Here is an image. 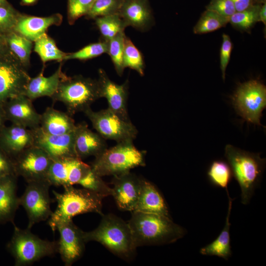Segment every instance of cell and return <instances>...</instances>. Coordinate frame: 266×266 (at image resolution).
Listing matches in <instances>:
<instances>
[{
	"mask_svg": "<svg viewBox=\"0 0 266 266\" xmlns=\"http://www.w3.org/2000/svg\"><path fill=\"white\" fill-rule=\"evenodd\" d=\"M128 223L136 248L172 243L186 233L169 216L163 215L133 211Z\"/></svg>",
	"mask_w": 266,
	"mask_h": 266,
	"instance_id": "obj_1",
	"label": "cell"
},
{
	"mask_svg": "<svg viewBox=\"0 0 266 266\" xmlns=\"http://www.w3.org/2000/svg\"><path fill=\"white\" fill-rule=\"evenodd\" d=\"M63 193L53 191L57 206L48 219V225L53 232L56 226L62 222L71 220L76 215L96 213L102 215V200L100 195L83 188H76L73 186L63 187Z\"/></svg>",
	"mask_w": 266,
	"mask_h": 266,
	"instance_id": "obj_2",
	"label": "cell"
},
{
	"mask_svg": "<svg viewBox=\"0 0 266 266\" xmlns=\"http://www.w3.org/2000/svg\"><path fill=\"white\" fill-rule=\"evenodd\" d=\"M101 216L97 228L92 231L84 232L85 242L97 241L122 259L132 258L136 248L128 223L113 214H103Z\"/></svg>",
	"mask_w": 266,
	"mask_h": 266,
	"instance_id": "obj_3",
	"label": "cell"
},
{
	"mask_svg": "<svg viewBox=\"0 0 266 266\" xmlns=\"http://www.w3.org/2000/svg\"><path fill=\"white\" fill-rule=\"evenodd\" d=\"M225 156L233 176L241 189V202L248 204L259 185L265 165L259 154L250 153L230 144L226 145Z\"/></svg>",
	"mask_w": 266,
	"mask_h": 266,
	"instance_id": "obj_4",
	"label": "cell"
},
{
	"mask_svg": "<svg viewBox=\"0 0 266 266\" xmlns=\"http://www.w3.org/2000/svg\"><path fill=\"white\" fill-rule=\"evenodd\" d=\"M51 98L54 101L62 102L71 116L83 112L100 98L98 80L81 75L68 76L64 73Z\"/></svg>",
	"mask_w": 266,
	"mask_h": 266,
	"instance_id": "obj_5",
	"label": "cell"
},
{
	"mask_svg": "<svg viewBox=\"0 0 266 266\" xmlns=\"http://www.w3.org/2000/svg\"><path fill=\"white\" fill-rule=\"evenodd\" d=\"M145 151H140L133 144V140L118 142L95 157L91 166L100 177L118 175L138 166L145 165Z\"/></svg>",
	"mask_w": 266,
	"mask_h": 266,
	"instance_id": "obj_6",
	"label": "cell"
},
{
	"mask_svg": "<svg viewBox=\"0 0 266 266\" xmlns=\"http://www.w3.org/2000/svg\"><path fill=\"white\" fill-rule=\"evenodd\" d=\"M13 224V233L6 248L14 258L15 266L30 265L58 253L57 241L41 239L33 233L30 229H21Z\"/></svg>",
	"mask_w": 266,
	"mask_h": 266,
	"instance_id": "obj_7",
	"label": "cell"
},
{
	"mask_svg": "<svg viewBox=\"0 0 266 266\" xmlns=\"http://www.w3.org/2000/svg\"><path fill=\"white\" fill-rule=\"evenodd\" d=\"M237 113L245 121L262 126V111L266 106V87L257 80L240 84L233 97Z\"/></svg>",
	"mask_w": 266,
	"mask_h": 266,
	"instance_id": "obj_8",
	"label": "cell"
},
{
	"mask_svg": "<svg viewBox=\"0 0 266 266\" xmlns=\"http://www.w3.org/2000/svg\"><path fill=\"white\" fill-rule=\"evenodd\" d=\"M83 113L91 121L93 128L105 139L118 142L133 140L138 131L131 121H126L108 108L98 111L89 108Z\"/></svg>",
	"mask_w": 266,
	"mask_h": 266,
	"instance_id": "obj_9",
	"label": "cell"
},
{
	"mask_svg": "<svg viewBox=\"0 0 266 266\" xmlns=\"http://www.w3.org/2000/svg\"><path fill=\"white\" fill-rule=\"evenodd\" d=\"M50 186L47 181L28 182L23 194L19 197L20 205L28 216L27 229L31 230L35 224L46 221L51 216Z\"/></svg>",
	"mask_w": 266,
	"mask_h": 266,
	"instance_id": "obj_10",
	"label": "cell"
},
{
	"mask_svg": "<svg viewBox=\"0 0 266 266\" xmlns=\"http://www.w3.org/2000/svg\"><path fill=\"white\" fill-rule=\"evenodd\" d=\"M30 78L15 56H0V104L24 95Z\"/></svg>",
	"mask_w": 266,
	"mask_h": 266,
	"instance_id": "obj_11",
	"label": "cell"
},
{
	"mask_svg": "<svg viewBox=\"0 0 266 266\" xmlns=\"http://www.w3.org/2000/svg\"><path fill=\"white\" fill-rule=\"evenodd\" d=\"M52 161L44 150L33 145L13 160L15 174L23 177L27 183L47 181Z\"/></svg>",
	"mask_w": 266,
	"mask_h": 266,
	"instance_id": "obj_12",
	"label": "cell"
},
{
	"mask_svg": "<svg viewBox=\"0 0 266 266\" xmlns=\"http://www.w3.org/2000/svg\"><path fill=\"white\" fill-rule=\"evenodd\" d=\"M60 235L58 242V253L66 266H70L83 256L86 242L84 231L70 220L58 224L56 231Z\"/></svg>",
	"mask_w": 266,
	"mask_h": 266,
	"instance_id": "obj_13",
	"label": "cell"
},
{
	"mask_svg": "<svg viewBox=\"0 0 266 266\" xmlns=\"http://www.w3.org/2000/svg\"><path fill=\"white\" fill-rule=\"evenodd\" d=\"M91 169V166L76 157L53 160L47 181L51 186H73L78 184Z\"/></svg>",
	"mask_w": 266,
	"mask_h": 266,
	"instance_id": "obj_14",
	"label": "cell"
},
{
	"mask_svg": "<svg viewBox=\"0 0 266 266\" xmlns=\"http://www.w3.org/2000/svg\"><path fill=\"white\" fill-rule=\"evenodd\" d=\"M34 145L44 150L52 160L76 157L74 149V131L63 135L46 133L40 127L31 129Z\"/></svg>",
	"mask_w": 266,
	"mask_h": 266,
	"instance_id": "obj_15",
	"label": "cell"
},
{
	"mask_svg": "<svg viewBox=\"0 0 266 266\" xmlns=\"http://www.w3.org/2000/svg\"><path fill=\"white\" fill-rule=\"evenodd\" d=\"M97 79L101 98L106 99L108 108L126 121H130L127 110L128 81L118 84L112 81L106 72L100 68Z\"/></svg>",
	"mask_w": 266,
	"mask_h": 266,
	"instance_id": "obj_16",
	"label": "cell"
},
{
	"mask_svg": "<svg viewBox=\"0 0 266 266\" xmlns=\"http://www.w3.org/2000/svg\"><path fill=\"white\" fill-rule=\"evenodd\" d=\"M111 196L122 210L133 212L139 197L141 178L130 171L113 176Z\"/></svg>",
	"mask_w": 266,
	"mask_h": 266,
	"instance_id": "obj_17",
	"label": "cell"
},
{
	"mask_svg": "<svg viewBox=\"0 0 266 266\" xmlns=\"http://www.w3.org/2000/svg\"><path fill=\"white\" fill-rule=\"evenodd\" d=\"M32 101L24 95L8 100L3 104L6 120L30 129L39 127L41 114L36 112Z\"/></svg>",
	"mask_w": 266,
	"mask_h": 266,
	"instance_id": "obj_18",
	"label": "cell"
},
{
	"mask_svg": "<svg viewBox=\"0 0 266 266\" xmlns=\"http://www.w3.org/2000/svg\"><path fill=\"white\" fill-rule=\"evenodd\" d=\"M34 145L31 129L12 124L4 126L0 133V147L13 160L22 152Z\"/></svg>",
	"mask_w": 266,
	"mask_h": 266,
	"instance_id": "obj_19",
	"label": "cell"
},
{
	"mask_svg": "<svg viewBox=\"0 0 266 266\" xmlns=\"http://www.w3.org/2000/svg\"><path fill=\"white\" fill-rule=\"evenodd\" d=\"M118 14L127 27L141 31L149 30L154 23L148 0H123Z\"/></svg>",
	"mask_w": 266,
	"mask_h": 266,
	"instance_id": "obj_20",
	"label": "cell"
},
{
	"mask_svg": "<svg viewBox=\"0 0 266 266\" xmlns=\"http://www.w3.org/2000/svg\"><path fill=\"white\" fill-rule=\"evenodd\" d=\"M74 134L75 153L81 159L91 156L96 157L107 148L105 139L89 129L85 122L76 125Z\"/></svg>",
	"mask_w": 266,
	"mask_h": 266,
	"instance_id": "obj_21",
	"label": "cell"
},
{
	"mask_svg": "<svg viewBox=\"0 0 266 266\" xmlns=\"http://www.w3.org/2000/svg\"><path fill=\"white\" fill-rule=\"evenodd\" d=\"M62 21L63 16L60 13L39 17L20 13L13 30L31 41L34 42L46 33L50 27L59 26Z\"/></svg>",
	"mask_w": 266,
	"mask_h": 266,
	"instance_id": "obj_22",
	"label": "cell"
},
{
	"mask_svg": "<svg viewBox=\"0 0 266 266\" xmlns=\"http://www.w3.org/2000/svg\"><path fill=\"white\" fill-rule=\"evenodd\" d=\"M15 175H9L0 179V224L11 222L20 206L17 196V180Z\"/></svg>",
	"mask_w": 266,
	"mask_h": 266,
	"instance_id": "obj_23",
	"label": "cell"
},
{
	"mask_svg": "<svg viewBox=\"0 0 266 266\" xmlns=\"http://www.w3.org/2000/svg\"><path fill=\"white\" fill-rule=\"evenodd\" d=\"M133 211L169 216L168 208L161 194L154 185L142 178L139 197Z\"/></svg>",
	"mask_w": 266,
	"mask_h": 266,
	"instance_id": "obj_24",
	"label": "cell"
},
{
	"mask_svg": "<svg viewBox=\"0 0 266 266\" xmlns=\"http://www.w3.org/2000/svg\"><path fill=\"white\" fill-rule=\"evenodd\" d=\"M63 62L51 76L43 75L44 67L38 75L31 77L27 85L24 95L32 101L42 97L51 98L56 92L60 80L64 74L62 71Z\"/></svg>",
	"mask_w": 266,
	"mask_h": 266,
	"instance_id": "obj_25",
	"label": "cell"
},
{
	"mask_svg": "<svg viewBox=\"0 0 266 266\" xmlns=\"http://www.w3.org/2000/svg\"><path fill=\"white\" fill-rule=\"evenodd\" d=\"M39 127L47 133L63 135L73 132L76 125L72 116L67 112L48 107L41 114Z\"/></svg>",
	"mask_w": 266,
	"mask_h": 266,
	"instance_id": "obj_26",
	"label": "cell"
},
{
	"mask_svg": "<svg viewBox=\"0 0 266 266\" xmlns=\"http://www.w3.org/2000/svg\"><path fill=\"white\" fill-rule=\"evenodd\" d=\"M226 190L228 197L229 204L225 225L217 238L201 248L200 253L203 255L216 256L228 260L232 255L229 231L231 226L230 217L233 199L230 197L228 189Z\"/></svg>",
	"mask_w": 266,
	"mask_h": 266,
	"instance_id": "obj_27",
	"label": "cell"
},
{
	"mask_svg": "<svg viewBox=\"0 0 266 266\" xmlns=\"http://www.w3.org/2000/svg\"><path fill=\"white\" fill-rule=\"evenodd\" d=\"M0 36L5 40L10 51L27 69L30 65L33 42L14 30Z\"/></svg>",
	"mask_w": 266,
	"mask_h": 266,
	"instance_id": "obj_28",
	"label": "cell"
},
{
	"mask_svg": "<svg viewBox=\"0 0 266 266\" xmlns=\"http://www.w3.org/2000/svg\"><path fill=\"white\" fill-rule=\"evenodd\" d=\"M34 42L33 50L39 56L43 64L51 61H64L67 53L61 50L54 39L46 33L41 35Z\"/></svg>",
	"mask_w": 266,
	"mask_h": 266,
	"instance_id": "obj_29",
	"label": "cell"
},
{
	"mask_svg": "<svg viewBox=\"0 0 266 266\" xmlns=\"http://www.w3.org/2000/svg\"><path fill=\"white\" fill-rule=\"evenodd\" d=\"M262 4H253L247 8L236 11L229 18V23L236 30L248 32L259 22V12Z\"/></svg>",
	"mask_w": 266,
	"mask_h": 266,
	"instance_id": "obj_30",
	"label": "cell"
},
{
	"mask_svg": "<svg viewBox=\"0 0 266 266\" xmlns=\"http://www.w3.org/2000/svg\"><path fill=\"white\" fill-rule=\"evenodd\" d=\"M103 40L109 41L127 27L118 13L95 19Z\"/></svg>",
	"mask_w": 266,
	"mask_h": 266,
	"instance_id": "obj_31",
	"label": "cell"
},
{
	"mask_svg": "<svg viewBox=\"0 0 266 266\" xmlns=\"http://www.w3.org/2000/svg\"><path fill=\"white\" fill-rule=\"evenodd\" d=\"M228 23L229 18L206 9L194 27L193 32L195 34L212 32L225 27Z\"/></svg>",
	"mask_w": 266,
	"mask_h": 266,
	"instance_id": "obj_32",
	"label": "cell"
},
{
	"mask_svg": "<svg viewBox=\"0 0 266 266\" xmlns=\"http://www.w3.org/2000/svg\"><path fill=\"white\" fill-rule=\"evenodd\" d=\"M208 179L214 186L228 189L233 173L229 165L222 160L213 161L207 172Z\"/></svg>",
	"mask_w": 266,
	"mask_h": 266,
	"instance_id": "obj_33",
	"label": "cell"
},
{
	"mask_svg": "<svg viewBox=\"0 0 266 266\" xmlns=\"http://www.w3.org/2000/svg\"><path fill=\"white\" fill-rule=\"evenodd\" d=\"M123 62L124 68L129 67L135 70L140 76L144 75L145 64L142 55L130 38L126 35L124 41Z\"/></svg>",
	"mask_w": 266,
	"mask_h": 266,
	"instance_id": "obj_34",
	"label": "cell"
},
{
	"mask_svg": "<svg viewBox=\"0 0 266 266\" xmlns=\"http://www.w3.org/2000/svg\"><path fill=\"white\" fill-rule=\"evenodd\" d=\"M125 36L123 31L108 41L107 54L110 57L116 72L119 76L122 75L124 69L123 60Z\"/></svg>",
	"mask_w": 266,
	"mask_h": 266,
	"instance_id": "obj_35",
	"label": "cell"
},
{
	"mask_svg": "<svg viewBox=\"0 0 266 266\" xmlns=\"http://www.w3.org/2000/svg\"><path fill=\"white\" fill-rule=\"evenodd\" d=\"M108 41L102 40L97 42L88 44L80 50L67 53L64 61L69 60H87L97 57L104 53H107Z\"/></svg>",
	"mask_w": 266,
	"mask_h": 266,
	"instance_id": "obj_36",
	"label": "cell"
},
{
	"mask_svg": "<svg viewBox=\"0 0 266 266\" xmlns=\"http://www.w3.org/2000/svg\"><path fill=\"white\" fill-rule=\"evenodd\" d=\"M123 0H95L88 14V19H96L119 13Z\"/></svg>",
	"mask_w": 266,
	"mask_h": 266,
	"instance_id": "obj_37",
	"label": "cell"
},
{
	"mask_svg": "<svg viewBox=\"0 0 266 266\" xmlns=\"http://www.w3.org/2000/svg\"><path fill=\"white\" fill-rule=\"evenodd\" d=\"M83 188L93 191L103 198L111 196L112 189L102 179L101 177L90 171L79 182V184Z\"/></svg>",
	"mask_w": 266,
	"mask_h": 266,
	"instance_id": "obj_38",
	"label": "cell"
},
{
	"mask_svg": "<svg viewBox=\"0 0 266 266\" xmlns=\"http://www.w3.org/2000/svg\"><path fill=\"white\" fill-rule=\"evenodd\" d=\"M20 13L9 2L0 5V35L14 30Z\"/></svg>",
	"mask_w": 266,
	"mask_h": 266,
	"instance_id": "obj_39",
	"label": "cell"
},
{
	"mask_svg": "<svg viewBox=\"0 0 266 266\" xmlns=\"http://www.w3.org/2000/svg\"><path fill=\"white\" fill-rule=\"evenodd\" d=\"M67 17L72 25L80 17L85 16L95 0H67Z\"/></svg>",
	"mask_w": 266,
	"mask_h": 266,
	"instance_id": "obj_40",
	"label": "cell"
},
{
	"mask_svg": "<svg viewBox=\"0 0 266 266\" xmlns=\"http://www.w3.org/2000/svg\"><path fill=\"white\" fill-rule=\"evenodd\" d=\"M233 48V44L230 36L223 33L220 52V66L224 81L225 80L226 70L230 60Z\"/></svg>",
	"mask_w": 266,
	"mask_h": 266,
	"instance_id": "obj_41",
	"label": "cell"
},
{
	"mask_svg": "<svg viewBox=\"0 0 266 266\" xmlns=\"http://www.w3.org/2000/svg\"><path fill=\"white\" fill-rule=\"evenodd\" d=\"M206 9L228 18L236 12L234 4L231 0H210L206 6Z\"/></svg>",
	"mask_w": 266,
	"mask_h": 266,
	"instance_id": "obj_42",
	"label": "cell"
},
{
	"mask_svg": "<svg viewBox=\"0 0 266 266\" xmlns=\"http://www.w3.org/2000/svg\"><path fill=\"white\" fill-rule=\"evenodd\" d=\"M9 175H16L14 162L0 147V179Z\"/></svg>",
	"mask_w": 266,
	"mask_h": 266,
	"instance_id": "obj_43",
	"label": "cell"
},
{
	"mask_svg": "<svg viewBox=\"0 0 266 266\" xmlns=\"http://www.w3.org/2000/svg\"><path fill=\"white\" fill-rule=\"evenodd\" d=\"M234 4L236 11H240L250 7L254 3L253 0H231Z\"/></svg>",
	"mask_w": 266,
	"mask_h": 266,
	"instance_id": "obj_44",
	"label": "cell"
},
{
	"mask_svg": "<svg viewBox=\"0 0 266 266\" xmlns=\"http://www.w3.org/2000/svg\"><path fill=\"white\" fill-rule=\"evenodd\" d=\"M13 55L9 50L4 39L0 36V56ZM14 56V55H13Z\"/></svg>",
	"mask_w": 266,
	"mask_h": 266,
	"instance_id": "obj_45",
	"label": "cell"
},
{
	"mask_svg": "<svg viewBox=\"0 0 266 266\" xmlns=\"http://www.w3.org/2000/svg\"><path fill=\"white\" fill-rule=\"evenodd\" d=\"M259 22L266 26V3L262 4L259 12Z\"/></svg>",
	"mask_w": 266,
	"mask_h": 266,
	"instance_id": "obj_46",
	"label": "cell"
},
{
	"mask_svg": "<svg viewBox=\"0 0 266 266\" xmlns=\"http://www.w3.org/2000/svg\"><path fill=\"white\" fill-rule=\"evenodd\" d=\"M6 120L3 105L0 104V133L5 126V122Z\"/></svg>",
	"mask_w": 266,
	"mask_h": 266,
	"instance_id": "obj_47",
	"label": "cell"
},
{
	"mask_svg": "<svg viewBox=\"0 0 266 266\" xmlns=\"http://www.w3.org/2000/svg\"><path fill=\"white\" fill-rule=\"evenodd\" d=\"M38 0H21L20 4L22 6H32L35 4Z\"/></svg>",
	"mask_w": 266,
	"mask_h": 266,
	"instance_id": "obj_48",
	"label": "cell"
},
{
	"mask_svg": "<svg viewBox=\"0 0 266 266\" xmlns=\"http://www.w3.org/2000/svg\"><path fill=\"white\" fill-rule=\"evenodd\" d=\"M254 4H263L266 3V0H253Z\"/></svg>",
	"mask_w": 266,
	"mask_h": 266,
	"instance_id": "obj_49",
	"label": "cell"
},
{
	"mask_svg": "<svg viewBox=\"0 0 266 266\" xmlns=\"http://www.w3.org/2000/svg\"><path fill=\"white\" fill-rule=\"evenodd\" d=\"M8 2L7 0H0V5L3 4Z\"/></svg>",
	"mask_w": 266,
	"mask_h": 266,
	"instance_id": "obj_50",
	"label": "cell"
}]
</instances>
